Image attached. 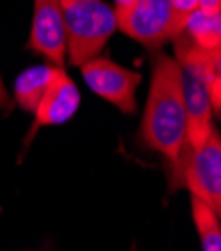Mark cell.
I'll return each mask as SVG.
<instances>
[{"instance_id":"1","label":"cell","mask_w":221,"mask_h":251,"mask_svg":"<svg viewBox=\"0 0 221 251\" xmlns=\"http://www.w3.org/2000/svg\"><path fill=\"white\" fill-rule=\"evenodd\" d=\"M140 144L164 155L172 166V187H179V158L185 142V106L177 60L157 50L149 78L147 102L140 124Z\"/></svg>"},{"instance_id":"2","label":"cell","mask_w":221,"mask_h":251,"mask_svg":"<svg viewBox=\"0 0 221 251\" xmlns=\"http://www.w3.org/2000/svg\"><path fill=\"white\" fill-rule=\"evenodd\" d=\"M66 30V56L72 66H82L100 56L116 32L114 8L104 0H58Z\"/></svg>"},{"instance_id":"3","label":"cell","mask_w":221,"mask_h":251,"mask_svg":"<svg viewBox=\"0 0 221 251\" xmlns=\"http://www.w3.org/2000/svg\"><path fill=\"white\" fill-rule=\"evenodd\" d=\"M116 28L142 46L157 52L183 32L172 0H114Z\"/></svg>"},{"instance_id":"4","label":"cell","mask_w":221,"mask_h":251,"mask_svg":"<svg viewBox=\"0 0 221 251\" xmlns=\"http://www.w3.org/2000/svg\"><path fill=\"white\" fill-rule=\"evenodd\" d=\"M78 68L82 70V78L86 86L96 96L116 106L123 114L128 116L136 114L138 110L136 90L142 82L140 72L123 68L106 56H94Z\"/></svg>"},{"instance_id":"5","label":"cell","mask_w":221,"mask_h":251,"mask_svg":"<svg viewBox=\"0 0 221 251\" xmlns=\"http://www.w3.org/2000/svg\"><path fill=\"white\" fill-rule=\"evenodd\" d=\"M181 68V88H183V106H185V142L179 158V185L187 160L203 146L213 128V104L203 80L189 68Z\"/></svg>"},{"instance_id":"6","label":"cell","mask_w":221,"mask_h":251,"mask_svg":"<svg viewBox=\"0 0 221 251\" xmlns=\"http://www.w3.org/2000/svg\"><path fill=\"white\" fill-rule=\"evenodd\" d=\"M181 185L187 187L192 198L221 215V138L217 130H213L203 146L187 160Z\"/></svg>"},{"instance_id":"7","label":"cell","mask_w":221,"mask_h":251,"mask_svg":"<svg viewBox=\"0 0 221 251\" xmlns=\"http://www.w3.org/2000/svg\"><path fill=\"white\" fill-rule=\"evenodd\" d=\"M28 50L40 54L56 68L66 66V30L58 0H34Z\"/></svg>"},{"instance_id":"8","label":"cell","mask_w":221,"mask_h":251,"mask_svg":"<svg viewBox=\"0 0 221 251\" xmlns=\"http://www.w3.org/2000/svg\"><path fill=\"white\" fill-rule=\"evenodd\" d=\"M80 102L82 98L76 82L66 74V68H60L34 110V122L30 126L26 144H30L34 134L44 126H60L70 122L78 112Z\"/></svg>"},{"instance_id":"9","label":"cell","mask_w":221,"mask_h":251,"mask_svg":"<svg viewBox=\"0 0 221 251\" xmlns=\"http://www.w3.org/2000/svg\"><path fill=\"white\" fill-rule=\"evenodd\" d=\"M173 42H175L177 64L183 68H189L203 80V84L209 92L213 110H215V114H219V110H221V52L219 50H203V48L196 46L183 32L177 38H173Z\"/></svg>"},{"instance_id":"10","label":"cell","mask_w":221,"mask_h":251,"mask_svg":"<svg viewBox=\"0 0 221 251\" xmlns=\"http://www.w3.org/2000/svg\"><path fill=\"white\" fill-rule=\"evenodd\" d=\"M58 70L60 68H56L52 64H38V66H30L24 72H20L14 80L12 102L20 110L34 114L40 98L44 96L46 88L50 86V82L54 80Z\"/></svg>"},{"instance_id":"11","label":"cell","mask_w":221,"mask_h":251,"mask_svg":"<svg viewBox=\"0 0 221 251\" xmlns=\"http://www.w3.org/2000/svg\"><path fill=\"white\" fill-rule=\"evenodd\" d=\"M183 34L203 50H221V10L207 12L196 8L183 26Z\"/></svg>"},{"instance_id":"12","label":"cell","mask_w":221,"mask_h":251,"mask_svg":"<svg viewBox=\"0 0 221 251\" xmlns=\"http://www.w3.org/2000/svg\"><path fill=\"white\" fill-rule=\"evenodd\" d=\"M192 217L203 251H221V224L219 215L203 201L192 198Z\"/></svg>"},{"instance_id":"13","label":"cell","mask_w":221,"mask_h":251,"mask_svg":"<svg viewBox=\"0 0 221 251\" xmlns=\"http://www.w3.org/2000/svg\"><path fill=\"white\" fill-rule=\"evenodd\" d=\"M172 6H173V10H175L177 20L185 26L189 14H192V12L197 8V0H172Z\"/></svg>"},{"instance_id":"14","label":"cell","mask_w":221,"mask_h":251,"mask_svg":"<svg viewBox=\"0 0 221 251\" xmlns=\"http://www.w3.org/2000/svg\"><path fill=\"white\" fill-rule=\"evenodd\" d=\"M0 110L6 112V114L12 110V98H10V94L2 82V76H0Z\"/></svg>"},{"instance_id":"15","label":"cell","mask_w":221,"mask_h":251,"mask_svg":"<svg viewBox=\"0 0 221 251\" xmlns=\"http://www.w3.org/2000/svg\"><path fill=\"white\" fill-rule=\"evenodd\" d=\"M197 10L217 12L221 10V0H197Z\"/></svg>"}]
</instances>
